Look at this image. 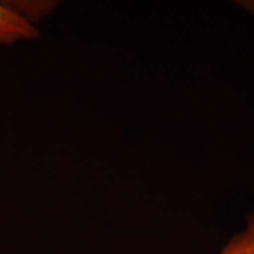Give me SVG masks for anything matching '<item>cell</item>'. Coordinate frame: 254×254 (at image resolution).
I'll return each instance as SVG.
<instances>
[{"mask_svg": "<svg viewBox=\"0 0 254 254\" xmlns=\"http://www.w3.org/2000/svg\"><path fill=\"white\" fill-rule=\"evenodd\" d=\"M37 38H39V30L36 26L25 21L4 2H0V46Z\"/></svg>", "mask_w": 254, "mask_h": 254, "instance_id": "obj_1", "label": "cell"}, {"mask_svg": "<svg viewBox=\"0 0 254 254\" xmlns=\"http://www.w3.org/2000/svg\"><path fill=\"white\" fill-rule=\"evenodd\" d=\"M2 2L33 26L49 17L58 6V2L51 0H8Z\"/></svg>", "mask_w": 254, "mask_h": 254, "instance_id": "obj_2", "label": "cell"}, {"mask_svg": "<svg viewBox=\"0 0 254 254\" xmlns=\"http://www.w3.org/2000/svg\"><path fill=\"white\" fill-rule=\"evenodd\" d=\"M218 254H254V209L247 215L243 230L230 238Z\"/></svg>", "mask_w": 254, "mask_h": 254, "instance_id": "obj_3", "label": "cell"}, {"mask_svg": "<svg viewBox=\"0 0 254 254\" xmlns=\"http://www.w3.org/2000/svg\"><path fill=\"white\" fill-rule=\"evenodd\" d=\"M238 5L241 8L245 9L246 12H249L251 14H254V0H249V1H239Z\"/></svg>", "mask_w": 254, "mask_h": 254, "instance_id": "obj_4", "label": "cell"}]
</instances>
